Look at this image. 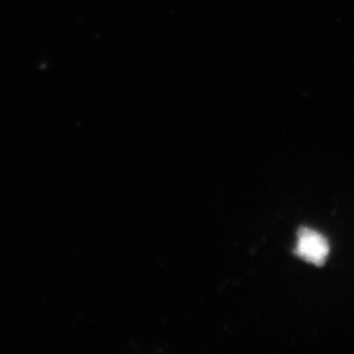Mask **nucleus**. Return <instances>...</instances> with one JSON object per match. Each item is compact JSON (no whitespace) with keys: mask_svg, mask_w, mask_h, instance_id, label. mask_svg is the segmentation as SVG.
Masks as SVG:
<instances>
[{"mask_svg":"<svg viewBox=\"0 0 354 354\" xmlns=\"http://www.w3.org/2000/svg\"><path fill=\"white\" fill-rule=\"evenodd\" d=\"M329 244L327 239L315 230L301 228L295 245V254L304 261L323 266L328 257Z\"/></svg>","mask_w":354,"mask_h":354,"instance_id":"nucleus-1","label":"nucleus"}]
</instances>
